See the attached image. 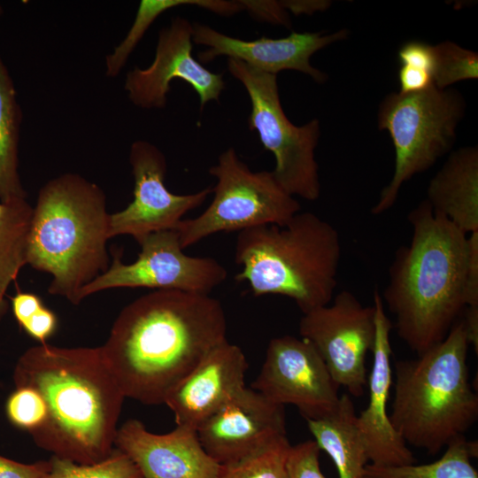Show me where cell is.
<instances>
[{
    "mask_svg": "<svg viewBox=\"0 0 478 478\" xmlns=\"http://www.w3.org/2000/svg\"><path fill=\"white\" fill-rule=\"evenodd\" d=\"M227 330L224 308L210 294L158 289L127 305L99 347L125 397L160 405L227 341Z\"/></svg>",
    "mask_w": 478,
    "mask_h": 478,
    "instance_id": "1",
    "label": "cell"
},
{
    "mask_svg": "<svg viewBox=\"0 0 478 478\" xmlns=\"http://www.w3.org/2000/svg\"><path fill=\"white\" fill-rule=\"evenodd\" d=\"M12 379L15 387L35 389L46 403L47 420L30 435L39 448L80 464L111 455L126 397L100 347L39 343L19 357Z\"/></svg>",
    "mask_w": 478,
    "mask_h": 478,
    "instance_id": "2",
    "label": "cell"
},
{
    "mask_svg": "<svg viewBox=\"0 0 478 478\" xmlns=\"http://www.w3.org/2000/svg\"><path fill=\"white\" fill-rule=\"evenodd\" d=\"M408 220L411 242L396 251L381 297L398 336L420 355L447 336L466 308L467 235L426 199Z\"/></svg>",
    "mask_w": 478,
    "mask_h": 478,
    "instance_id": "3",
    "label": "cell"
},
{
    "mask_svg": "<svg viewBox=\"0 0 478 478\" xmlns=\"http://www.w3.org/2000/svg\"><path fill=\"white\" fill-rule=\"evenodd\" d=\"M110 213L104 190L78 173L48 181L30 222L27 264L50 274L48 292L81 303V289L109 267Z\"/></svg>",
    "mask_w": 478,
    "mask_h": 478,
    "instance_id": "4",
    "label": "cell"
},
{
    "mask_svg": "<svg viewBox=\"0 0 478 478\" xmlns=\"http://www.w3.org/2000/svg\"><path fill=\"white\" fill-rule=\"evenodd\" d=\"M342 255L338 231L311 212H297L284 225L238 232L235 280L256 297L291 298L303 313L331 302Z\"/></svg>",
    "mask_w": 478,
    "mask_h": 478,
    "instance_id": "5",
    "label": "cell"
},
{
    "mask_svg": "<svg viewBox=\"0 0 478 478\" xmlns=\"http://www.w3.org/2000/svg\"><path fill=\"white\" fill-rule=\"evenodd\" d=\"M469 340L462 320L417 358L395 362L389 420L399 436L436 455L478 419V396L469 381Z\"/></svg>",
    "mask_w": 478,
    "mask_h": 478,
    "instance_id": "6",
    "label": "cell"
},
{
    "mask_svg": "<svg viewBox=\"0 0 478 478\" xmlns=\"http://www.w3.org/2000/svg\"><path fill=\"white\" fill-rule=\"evenodd\" d=\"M466 109L460 92L452 88L441 89L434 84L417 93L392 92L382 99L377 113L378 128L387 131L391 138L395 166L389 182L371 209L373 214L389 210L406 181L451 150Z\"/></svg>",
    "mask_w": 478,
    "mask_h": 478,
    "instance_id": "7",
    "label": "cell"
},
{
    "mask_svg": "<svg viewBox=\"0 0 478 478\" xmlns=\"http://www.w3.org/2000/svg\"><path fill=\"white\" fill-rule=\"evenodd\" d=\"M209 173L216 179L211 204L197 217L183 219L175 228L183 249L217 233L284 225L300 212L299 203L272 172L251 171L234 148L220 155Z\"/></svg>",
    "mask_w": 478,
    "mask_h": 478,
    "instance_id": "8",
    "label": "cell"
},
{
    "mask_svg": "<svg viewBox=\"0 0 478 478\" xmlns=\"http://www.w3.org/2000/svg\"><path fill=\"white\" fill-rule=\"evenodd\" d=\"M227 69L249 95V128L258 133L264 149L273 153L275 166L272 173L277 182L294 197L317 200L321 189L315 159L320 120L312 119L296 126L288 119L280 100L277 75L233 58H227Z\"/></svg>",
    "mask_w": 478,
    "mask_h": 478,
    "instance_id": "9",
    "label": "cell"
},
{
    "mask_svg": "<svg viewBox=\"0 0 478 478\" xmlns=\"http://www.w3.org/2000/svg\"><path fill=\"white\" fill-rule=\"evenodd\" d=\"M138 244L141 251L134 262L123 263L116 253L107 270L81 289L80 301L116 288L210 294L227 279V269L215 258L184 253L176 229L151 233Z\"/></svg>",
    "mask_w": 478,
    "mask_h": 478,
    "instance_id": "10",
    "label": "cell"
},
{
    "mask_svg": "<svg viewBox=\"0 0 478 478\" xmlns=\"http://www.w3.org/2000/svg\"><path fill=\"white\" fill-rule=\"evenodd\" d=\"M299 334L315 347L340 387L353 397L364 395L366 358L375 339L374 305L366 306L342 290L329 304L304 313Z\"/></svg>",
    "mask_w": 478,
    "mask_h": 478,
    "instance_id": "11",
    "label": "cell"
},
{
    "mask_svg": "<svg viewBox=\"0 0 478 478\" xmlns=\"http://www.w3.org/2000/svg\"><path fill=\"white\" fill-rule=\"evenodd\" d=\"M252 389L271 401L296 406L305 419H318L338 405L340 386L315 347L293 335L273 338Z\"/></svg>",
    "mask_w": 478,
    "mask_h": 478,
    "instance_id": "12",
    "label": "cell"
},
{
    "mask_svg": "<svg viewBox=\"0 0 478 478\" xmlns=\"http://www.w3.org/2000/svg\"><path fill=\"white\" fill-rule=\"evenodd\" d=\"M129 163L134 177V198L123 210L110 214V236L127 235L139 243L146 235L175 229L183 216L199 207L212 193L210 187L196 193L178 195L165 185L166 160L148 141L130 146Z\"/></svg>",
    "mask_w": 478,
    "mask_h": 478,
    "instance_id": "13",
    "label": "cell"
},
{
    "mask_svg": "<svg viewBox=\"0 0 478 478\" xmlns=\"http://www.w3.org/2000/svg\"><path fill=\"white\" fill-rule=\"evenodd\" d=\"M192 42L193 24L182 17L173 18L158 33L151 65L127 73L124 89L129 100L143 109H163L171 81L181 79L199 96L201 111L208 102H219L226 87L223 75L206 69L192 56Z\"/></svg>",
    "mask_w": 478,
    "mask_h": 478,
    "instance_id": "14",
    "label": "cell"
},
{
    "mask_svg": "<svg viewBox=\"0 0 478 478\" xmlns=\"http://www.w3.org/2000/svg\"><path fill=\"white\" fill-rule=\"evenodd\" d=\"M197 432L204 451L216 462L230 463L286 436L284 405L245 386Z\"/></svg>",
    "mask_w": 478,
    "mask_h": 478,
    "instance_id": "15",
    "label": "cell"
},
{
    "mask_svg": "<svg viewBox=\"0 0 478 478\" xmlns=\"http://www.w3.org/2000/svg\"><path fill=\"white\" fill-rule=\"evenodd\" d=\"M348 35L347 29L328 34L293 32L282 38L260 37L248 41L227 35L207 25L193 24V42L206 46L197 55L201 64L227 56L274 75L283 70L298 71L317 83L325 82L328 75L311 65L312 56L329 44L344 40Z\"/></svg>",
    "mask_w": 478,
    "mask_h": 478,
    "instance_id": "16",
    "label": "cell"
},
{
    "mask_svg": "<svg viewBox=\"0 0 478 478\" xmlns=\"http://www.w3.org/2000/svg\"><path fill=\"white\" fill-rule=\"evenodd\" d=\"M375 339L373 365L369 376L368 402L366 407L356 417L368 461L374 466H402L415 463L411 450L392 426L387 404L392 384L390 331L393 324L388 318L381 293L377 288L373 292Z\"/></svg>",
    "mask_w": 478,
    "mask_h": 478,
    "instance_id": "17",
    "label": "cell"
},
{
    "mask_svg": "<svg viewBox=\"0 0 478 478\" xmlns=\"http://www.w3.org/2000/svg\"><path fill=\"white\" fill-rule=\"evenodd\" d=\"M114 446L132 459L143 478H217L221 467L204 451L197 430L186 426L154 434L130 419L118 428Z\"/></svg>",
    "mask_w": 478,
    "mask_h": 478,
    "instance_id": "18",
    "label": "cell"
},
{
    "mask_svg": "<svg viewBox=\"0 0 478 478\" xmlns=\"http://www.w3.org/2000/svg\"><path fill=\"white\" fill-rule=\"evenodd\" d=\"M248 362L227 340L211 350L165 400L176 425L197 428L245 387Z\"/></svg>",
    "mask_w": 478,
    "mask_h": 478,
    "instance_id": "19",
    "label": "cell"
},
{
    "mask_svg": "<svg viewBox=\"0 0 478 478\" xmlns=\"http://www.w3.org/2000/svg\"><path fill=\"white\" fill-rule=\"evenodd\" d=\"M427 202L469 235L478 231V147L464 146L451 151L430 180Z\"/></svg>",
    "mask_w": 478,
    "mask_h": 478,
    "instance_id": "20",
    "label": "cell"
},
{
    "mask_svg": "<svg viewBox=\"0 0 478 478\" xmlns=\"http://www.w3.org/2000/svg\"><path fill=\"white\" fill-rule=\"evenodd\" d=\"M356 417L351 396L343 394L333 412L306 420L313 441L331 458L339 478H363L368 461Z\"/></svg>",
    "mask_w": 478,
    "mask_h": 478,
    "instance_id": "21",
    "label": "cell"
},
{
    "mask_svg": "<svg viewBox=\"0 0 478 478\" xmlns=\"http://www.w3.org/2000/svg\"><path fill=\"white\" fill-rule=\"evenodd\" d=\"M21 121L14 82L0 54V201L27 197L19 173Z\"/></svg>",
    "mask_w": 478,
    "mask_h": 478,
    "instance_id": "22",
    "label": "cell"
},
{
    "mask_svg": "<svg viewBox=\"0 0 478 478\" xmlns=\"http://www.w3.org/2000/svg\"><path fill=\"white\" fill-rule=\"evenodd\" d=\"M33 207L27 198L0 201V321L10 309L7 290L27 264Z\"/></svg>",
    "mask_w": 478,
    "mask_h": 478,
    "instance_id": "23",
    "label": "cell"
},
{
    "mask_svg": "<svg viewBox=\"0 0 478 478\" xmlns=\"http://www.w3.org/2000/svg\"><path fill=\"white\" fill-rule=\"evenodd\" d=\"M477 452V442L462 436L450 443L442 457L434 462L383 466L369 463L363 478H478L471 462Z\"/></svg>",
    "mask_w": 478,
    "mask_h": 478,
    "instance_id": "24",
    "label": "cell"
},
{
    "mask_svg": "<svg viewBox=\"0 0 478 478\" xmlns=\"http://www.w3.org/2000/svg\"><path fill=\"white\" fill-rule=\"evenodd\" d=\"M181 5H195L222 16H231L237 7L233 1L224 0H142L135 20L124 39L105 58L106 76L120 74L129 56L137 46L150 25L163 12Z\"/></svg>",
    "mask_w": 478,
    "mask_h": 478,
    "instance_id": "25",
    "label": "cell"
},
{
    "mask_svg": "<svg viewBox=\"0 0 478 478\" xmlns=\"http://www.w3.org/2000/svg\"><path fill=\"white\" fill-rule=\"evenodd\" d=\"M291 444L286 436L235 461L221 465L217 478H287Z\"/></svg>",
    "mask_w": 478,
    "mask_h": 478,
    "instance_id": "26",
    "label": "cell"
},
{
    "mask_svg": "<svg viewBox=\"0 0 478 478\" xmlns=\"http://www.w3.org/2000/svg\"><path fill=\"white\" fill-rule=\"evenodd\" d=\"M48 462L49 468L42 478H143L132 459L115 447L109 457L94 464H80L54 455Z\"/></svg>",
    "mask_w": 478,
    "mask_h": 478,
    "instance_id": "27",
    "label": "cell"
},
{
    "mask_svg": "<svg viewBox=\"0 0 478 478\" xmlns=\"http://www.w3.org/2000/svg\"><path fill=\"white\" fill-rule=\"evenodd\" d=\"M435 67L433 83L441 89L454 83L478 78V54L452 41L433 45Z\"/></svg>",
    "mask_w": 478,
    "mask_h": 478,
    "instance_id": "28",
    "label": "cell"
},
{
    "mask_svg": "<svg viewBox=\"0 0 478 478\" xmlns=\"http://www.w3.org/2000/svg\"><path fill=\"white\" fill-rule=\"evenodd\" d=\"M5 414L12 425L29 435L47 420L48 410L42 396L28 386L15 387L5 403Z\"/></svg>",
    "mask_w": 478,
    "mask_h": 478,
    "instance_id": "29",
    "label": "cell"
},
{
    "mask_svg": "<svg viewBox=\"0 0 478 478\" xmlns=\"http://www.w3.org/2000/svg\"><path fill=\"white\" fill-rule=\"evenodd\" d=\"M320 450L313 440L291 445L287 459V478H327L320 465Z\"/></svg>",
    "mask_w": 478,
    "mask_h": 478,
    "instance_id": "30",
    "label": "cell"
},
{
    "mask_svg": "<svg viewBox=\"0 0 478 478\" xmlns=\"http://www.w3.org/2000/svg\"><path fill=\"white\" fill-rule=\"evenodd\" d=\"M397 59L400 66H405L428 71L433 74L435 57L433 45L427 42L411 40L398 49Z\"/></svg>",
    "mask_w": 478,
    "mask_h": 478,
    "instance_id": "31",
    "label": "cell"
},
{
    "mask_svg": "<svg viewBox=\"0 0 478 478\" xmlns=\"http://www.w3.org/2000/svg\"><path fill=\"white\" fill-rule=\"evenodd\" d=\"M244 10H247L254 18L267 21L274 25L290 27V19L285 1H240Z\"/></svg>",
    "mask_w": 478,
    "mask_h": 478,
    "instance_id": "32",
    "label": "cell"
},
{
    "mask_svg": "<svg viewBox=\"0 0 478 478\" xmlns=\"http://www.w3.org/2000/svg\"><path fill=\"white\" fill-rule=\"evenodd\" d=\"M58 325L56 313L43 305L20 328L39 343H46L55 334Z\"/></svg>",
    "mask_w": 478,
    "mask_h": 478,
    "instance_id": "33",
    "label": "cell"
},
{
    "mask_svg": "<svg viewBox=\"0 0 478 478\" xmlns=\"http://www.w3.org/2000/svg\"><path fill=\"white\" fill-rule=\"evenodd\" d=\"M466 307H478V231L467 235Z\"/></svg>",
    "mask_w": 478,
    "mask_h": 478,
    "instance_id": "34",
    "label": "cell"
},
{
    "mask_svg": "<svg viewBox=\"0 0 478 478\" xmlns=\"http://www.w3.org/2000/svg\"><path fill=\"white\" fill-rule=\"evenodd\" d=\"M48 468V460L25 464L0 455V478H42Z\"/></svg>",
    "mask_w": 478,
    "mask_h": 478,
    "instance_id": "35",
    "label": "cell"
},
{
    "mask_svg": "<svg viewBox=\"0 0 478 478\" xmlns=\"http://www.w3.org/2000/svg\"><path fill=\"white\" fill-rule=\"evenodd\" d=\"M8 298L11 301L10 308L19 327L44 305L42 298L32 292L18 290Z\"/></svg>",
    "mask_w": 478,
    "mask_h": 478,
    "instance_id": "36",
    "label": "cell"
},
{
    "mask_svg": "<svg viewBox=\"0 0 478 478\" xmlns=\"http://www.w3.org/2000/svg\"><path fill=\"white\" fill-rule=\"evenodd\" d=\"M397 78L399 92L405 94L420 92L434 84L431 73L405 66H400Z\"/></svg>",
    "mask_w": 478,
    "mask_h": 478,
    "instance_id": "37",
    "label": "cell"
},
{
    "mask_svg": "<svg viewBox=\"0 0 478 478\" xmlns=\"http://www.w3.org/2000/svg\"><path fill=\"white\" fill-rule=\"evenodd\" d=\"M3 12H4V9H3V6H2V4L0 3V16L3 14Z\"/></svg>",
    "mask_w": 478,
    "mask_h": 478,
    "instance_id": "38",
    "label": "cell"
}]
</instances>
